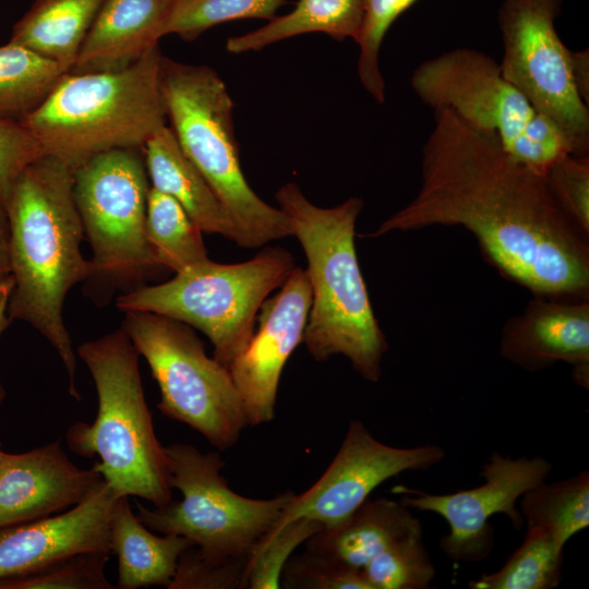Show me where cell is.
<instances>
[{"instance_id":"cell-1","label":"cell","mask_w":589,"mask_h":589,"mask_svg":"<svg viewBox=\"0 0 589 589\" xmlns=\"http://www.w3.org/2000/svg\"><path fill=\"white\" fill-rule=\"evenodd\" d=\"M434 111L414 197L368 235L461 227L504 278L533 296L587 299L589 247L553 200L544 175L491 132Z\"/></svg>"},{"instance_id":"cell-2","label":"cell","mask_w":589,"mask_h":589,"mask_svg":"<svg viewBox=\"0 0 589 589\" xmlns=\"http://www.w3.org/2000/svg\"><path fill=\"white\" fill-rule=\"evenodd\" d=\"M5 211L13 278L8 315L31 324L51 344L68 373L69 393L80 400L76 359L62 316L69 290L91 275V263L80 250L84 229L73 170L43 155L19 177Z\"/></svg>"},{"instance_id":"cell-3","label":"cell","mask_w":589,"mask_h":589,"mask_svg":"<svg viewBox=\"0 0 589 589\" xmlns=\"http://www.w3.org/2000/svg\"><path fill=\"white\" fill-rule=\"evenodd\" d=\"M276 200L308 261V351L317 361L341 354L364 380L377 382L388 344L357 257L356 223L363 200L352 196L334 207H320L294 182L279 188Z\"/></svg>"},{"instance_id":"cell-4","label":"cell","mask_w":589,"mask_h":589,"mask_svg":"<svg viewBox=\"0 0 589 589\" xmlns=\"http://www.w3.org/2000/svg\"><path fill=\"white\" fill-rule=\"evenodd\" d=\"M159 46L112 72L64 73L46 99L20 122L72 170L112 149L142 148L167 124L159 84Z\"/></svg>"},{"instance_id":"cell-5","label":"cell","mask_w":589,"mask_h":589,"mask_svg":"<svg viewBox=\"0 0 589 589\" xmlns=\"http://www.w3.org/2000/svg\"><path fill=\"white\" fill-rule=\"evenodd\" d=\"M94 380L98 410L93 423L76 422L65 433L69 448L94 466L120 494L160 507L172 501L168 460L158 442L139 370V356L120 328L77 349Z\"/></svg>"},{"instance_id":"cell-6","label":"cell","mask_w":589,"mask_h":589,"mask_svg":"<svg viewBox=\"0 0 589 589\" xmlns=\"http://www.w3.org/2000/svg\"><path fill=\"white\" fill-rule=\"evenodd\" d=\"M159 84L169 127L229 213L242 247L259 248L292 236L286 215L265 203L243 175L233 101L217 72L161 55Z\"/></svg>"},{"instance_id":"cell-7","label":"cell","mask_w":589,"mask_h":589,"mask_svg":"<svg viewBox=\"0 0 589 589\" xmlns=\"http://www.w3.org/2000/svg\"><path fill=\"white\" fill-rule=\"evenodd\" d=\"M164 450L169 484L182 498L154 508L136 502L137 518L152 531L185 537L206 561L243 566L248 572L257 545L275 529L294 494L245 497L233 492L220 474L225 462L218 453H202L182 443L164 446Z\"/></svg>"},{"instance_id":"cell-8","label":"cell","mask_w":589,"mask_h":589,"mask_svg":"<svg viewBox=\"0 0 589 589\" xmlns=\"http://www.w3.org/2000/svg\"><path fill=\"white\" fill-rule=\"evenodd\" d=\"M294 267L291 253L280 247L265 248L237 264L207 259L166 283L119 296L117 308L152 312L195 327L213 344V358L229 368L249 344L262 303Z\"/></svg>"},{"instance_id":"cell-9","label":"cell","mask_w":589,"mask_h":589,"mask_svg":"<svg viewBox=\"0 0 589 589\" xmlns=\"http://www.w3.org/2000/svg\"><path fill=\"white\" fill-rule=\"evenodd\" d=\"M410 84L426 106L450 109L474 129L494 133L510 155L541 175L573 155L560 130L482 51L460 47L428 59L414 69Z\"/></svg>"},{"instance_id":"cell-10","label":"cell","mask_w":589,"mask_h":589,"mask_svg":"<svg viewBox=\"0 0 589 589\" xmlns=\"http://www.w3.org/2000/svg\"><path fill=\"white\" fill-rule=\"evenodd\" d=\"M124 313L122 329L158 384L159 411L219 450L232 447L249 423L229 369L205 353L188 324L152 312Z\"/></svg>"},{"instance_id":"cell-11","label":"cell","mask_w":589,"mask_h":589,"mask_svg":"<svg viewBox=\"0 0 589 589\" xmlns=\"http://www.w3.org/2000/svg\"><path fill=\"white\" fill-rule=\"evenodd\" d=\"M149 188L142 148L108 151L73 170L74 200L93 252L88 279L133 290L164 269L146 236Z\"/></svg>"},{"instance_id":"cell-12","label":"cell","mask_w":589,"mask_h":589,"mask_svg":"<svg viewBox=\"0 0 589 589\" xmlns=\"http://www.w3.org/2000/svg\"><path fill=\"white\" fill-rule=\"evenodd\" d=\"M561 7L562 0H503L498 64L504 79L560 130L573 155L587 156L589 110L574 83L572 50L555 27Z\"/></svg>"},{"instance_id":"cell-13","label":"cell","mask_w":589,"mask_h":589,"mask_svg":"<svg viewBox=\"0 0 589 589\" xmlns=\"http://www.w3.org/2000/svg\"><path fill=\"white\" fill-rule=\"evenodd\" d=\"M551 471L552 464L541 456L512 459L493 453L481 468L484 483L477 488L430 494L399 485L394 492L408 508L431 512L446 520L449 530L441 538L440 546L447 557L454 562H479L494 544L490 518L503 514L515 529H520L525 521L517 501L544 482Z\"/></svg>"},{"instance_id":"cell-14","label":"cell","mask_w":589,"mask_h":589,"mask_svg":"<svg viewBox=\"0 0 589 589\" xmlns=\"http://www.w3.org/2000/svg\"><path fill=\"white\" fill-rule=\"evenodd\" d=\"M444 457L438 445L389 446L376 440L360 420H351L328 468L309 490L294 494L274 530L301 518L332 527L356 510L383 482L406 471L426 470Z\"/></svg>"},{"instance_id":"cell-15","label":"cell","mask_w":589,"mask_h":589,"mask_svg":"<svg viewBox=\"0 0 589 589\" xmlns=\"http://www.w3.org/2000/svg\"><path fill=\"white\" fill-rule=\"evenodd\" d=\"M311 308L306 271L294 267L281 289L259 310V328L229 365L249 425L275 416L279 378L291 353L303 341Z\"/></svg>"},{"instance_id":"cell-16","label":"cell","mask_w":589,"mask_h":589,"mask_svg":"<svg viewBox=\"0 0 589 589\" xmlns=\"http://www.w3.org/2000/svg\"><path fill=\"white\" fill-rule=\"evenodd\" d=\"M105 479L67 512L0 528V579L34 572L83 552H110V519L121 496Z\"/></svg>"},{"instance_id":"cell-17","label":"cell","mask_w":589,"mask_h":589,"mask_svg":"<svg viewBox=\"0 0 589 589\" xmlns=\"http://www.w3.org/2000/svg\"><path fill=\"white\" fill-rule=\"evenodd\" d=\"M104 481L93 466L76 467L56 441L32 450L0 454V528L71 508Z\"/></svg>"},{"instance_id":"cell-18","label":"cell","mask_w":589,"mask_h":589,"mask_svg":"<svg viewBox=\"0 0 589 589\" xmlns=\"http://www.w3.org/2000/svg\"><path fill=\"white\" fill-rule=\"evenodd\" d=\"M500 352L529 372L557 362L570 364L575 383L588 389V298L533 296L520 314L505 323Z\"/></svg>"},{"instance_id":"cell-19","label":"cell","mask_w":589,"mask_h":589,"mask_svg":"<svg viewBox=\"0 0 589 589\" xmlns=\"http://www.w3.org/2000/svg\"><path fill=\"white\" fill-rule=\"evenodd\" d=\"M173 0H104L71 73L112 72L158 45Z\"/></svg>"},{"instance_id":"cell-20","label":"cell","mask_w":589,"mask_h":589,"mask_svg":"<svg viewBox=\"0 0 589 589\" xmlns=\"http://www.w3.org/2000/svg\"><path fill=\"white\" fill-rule=\"evenodd\" d=\"M418 532H422L419 519L400 501L368 498L338 524L311 536L306 551L362 573L392 542Z\"/></svg>"},{"instance_id":"cell-21","label":"cell","mask_w":589,"mask_h":589,"mask_svg":"<svg viewBox=\"0 0 589 589\" xmlns=\"http://www.w3.org/2000/svg\"><path fill=\"white\" fill-rule=\"evenodd\" d=\"M152 187L172 196L202 231L220 235L242 247V237L212 187L182 151L166 124L142 147Z\"/></svg>"},{"instance_id":"cell-22","label":"cell","mask_w":589,"mask_h":589,"mask_svg":"<svg viewBox=\"0 0 589 589\" xmlns=\"http://www.w3.org/2000/svg\"><path fill=\"white\" fill-rule=\"evenodd\" d=\"M110 548L118 556L119 589L168 587L181 554L193 545L182 536H157L147 528L121 495L111 514Z\"/></svg>"},{"instance_id":"cell-23","label":"cell","mask_w":589,"mask_h":589,"mask_svg":"<svg viewBox=\"0 0 589 589\" xmlns=\"http://www.w3.org/2000/svg\"><path fill=\"white\" fill-rule=\"evenodd\" d=\"M104 0H35L13 26L9 43L22 46L68 72Z\"/></svg>"},{"instance_id":"cell-24","label":"cell","mask_w":589,"mask_h":589,"mask_svg":"<svg viewBox=\"0 0 589 589\" xmlns=\"http://www.w3.org/2000/svg\"><path fill=\"white\" fill-rule=\"evenodd\" d=\"M363 21V0H298L294 9L276 15L263 26L228 38L227 51L244 53L309 33H323L335 40H357Z\"/></svg>"},{"instance_id":"cell-25","label":"cell","mask_w":589,"mask_h":589,"mask_svg":"<svg viewBox=\"0 0 589 589\" xmlns=\"http://www.w3.org/2000/svg\"><path fill=\"white\" fill-rule=\"evenodd\" d=\"M527 527L550 534L561 546L589 526V472L553 483L542 482L519 498Z\"/></svg>"},{"instance_id":"cell-26","label":"cell","mask_w":589,"mask_h":589,"mask_svg":"<svg viewBox=\"0 0 589 589\" xmlns=\"http://www.w3.org/2000/svg\"><path fill=\"white\" fill-rule=\"evenodd\" d=\"M146 236L157 263L175 273L207 260L202 230L170 195L151 187Z\"/></svg>"},{"instance_id":"cell-27","label":"cell","mask_w":589,"mask_h":589,"mask_svg":"<svg viewBox=\"0 0 589 589\" xmlns=\"http://www.w3.org/2000/svg\"><path fill=\"white\" fill-rule=\"evenodd\" d=\"M68 71L22 46L0 47V118L21 121L50 94Z\"/></svg>"},{"instance_id":"cell-28","label":"cell","mask_w":589,"mask_h":589,"mask_svg":"<svg viewBox=\"0 0 589 589\" xmlns=\"http://www.w3.org/2000/svg\"><path fill=\"white\" fill-rule=\"evenodd\" d=\"M563 550L550 534L527 527L522 543L496 572L469 582L471 589H552L562 580Z\"/></svg>"},{"instance_id":"cell-29","label":"cell","mask_w":589,"mask_h":589,"mask_svg":"<svg viewBox=\"0 0 589 589\" xmlns=\"http://www.w3.org/2000/svg\"><path fill=\"white\" fill-rule=\"evenodd\" d=\"M288 0H173L164 34L193 41L207 29L244 19L272 20Z\"/></svg>"},{"instance_id":"cell-30","label":"cell","mask_w":589,"mask_h":589,"mask_svg":"<svg viewBox=\"0 0 589 589\" xmlns=\"http://www.w3.org/2000/svg\"><path fill=\"white\" fill-rule=\"evenodd\" d=\"M362 575L370 589H425L435 568L422 542V532L405 536L375 555Z\"/></svg>"},{"instance_id":"cell-31","label":"cell","mask_w":589,"mask_h":589,"mask_svg":"<svg viewBox=\"0 0 589 589\" xmlns=\"http://www.w3.org/2000/svg\"><path fill=\"white\" fill-rule=\"evenodd\" d=\"M110 552H83L28 574L0 579V589H115L105 568Z\"/></svg>"},{"instance_id":"cell-32","label":"cell","mask_w":589,"mask_h":589,"mask_svg":"<svg viewBox=\"0 0 589 589\" xmlns=\"http://www.w3.org/2000/svg\"><path fill=\"white\" fill-rule=\"evenodd\" d=\"M418 0H363V21L356 40L359 45L358 76L368 94L385 101V81L380 69V51L395 21Z\"/></svg>"},{"instance_id":"cell-33","label":"cell","mask_w":589,"mask_h":589,"mask_svg":"<svg viewBox=\"0 0 589 589\" xmlns=\"http://www.w3.org/2000/svg\"><path fill=\"white\" fill-rule=\"evenodd\" d=\"M323 528L315 520L301 518L269 532L260 542L249 563L245 588H279L284 567L294 549Z\"/></svg>"},{"instance_id":"cell-34","label":"cell","mask_w":589,"mask_h":589,"mask_svg":"<svg viewBox=\"0 0 589 589\" xmlns=\"http://www.w3.org/2000/svg\"><path fill=\"white\" fill-rule=\"evenodd\" d=\"M558 208L588 240L589 236V155H567L555 161L544 175Z\"/></svg>"},{"instance_id":"cell-35","label":"cell","mask_w":589,"mask_h":589,"mask_svg":"<svg viewBox=\"0 0 589 589\" xmlns=\"http://www.w3.org/2000/svg\"><path fill=\"white\" fill-rule=\"evenodd\" d=\"M280 584L303 589H370L361 572L345 568L309 551L288 560Z\"/></svg>"},{"instance_id":"cell-36","label":"cell","mask_w":589,"mask_h":589,"mask_svg":"<svg viewBox=\"0 0 589 589\" xmlns=\"http://www.w3.org/2000/svg\"><path fill=\"white\" fill-rule=\"evenodd\" d=\"M43 155L41 145L26 127L0 118V205L5 208L19 177Z\"/></svg>"},{"instance_id":"cell-37","label":"cell","mask_w":589,"mask_h":589,"mask_svg":"<svg viewBox=\"0 0 589 589\" xmlns=\"http://www.w3.org/2000/svg\"><path fill=\"white\" fill-rule=\"evenodd\" d=\"M247 569L238 565H221L201 557L193 545L180 556L168 589L245 588Z\"/></svg>"},{"instance_id":"cell-38","label":"cell","mask_w":589,"mask_h":589,"mask_svg":"<svg viewBox=\"0 0 589 589\" xmlns=\"http://www.w3.org/2000/svg\"><path fill=\"white\" fill-rule=\"evenodd\" d=\"M572 70L576 89L581 99L589 101V53L588 49L572 51Z\"/></svg>"},{"instance_id":"cell-39","label":"cell","mask_w":589,"mask_h":589,"mask_svg":"<svg viewBox=\"0 0 589 589\" xmlns=\"http://www.w3.org/2000/svg\"><path fill=\"white\" fill-rule=\"evenodd\" d=\"M11 276L10 227L7 211L0 205V284Z\"/></svg>"},{"instance_id":"cell-40","label":"cell","mask_w":589,"mask_h":589,"mask_svg":"<svg viewBox=\"0 0 589 589\" xmlns=\"http://www.w3.org/2000/svg\"><path fill=\"white\" fill-rule=\"evenodd\" d=\"M13 289V278L9 276L0 284V335L5 330L11 320L8 315V303ZM5 397V390L0 384V405Z\"/></svg>"},{"instance_id":"cell-41","label":"cell","mask_w":589,"mask_h":589,"mask_svg":"<svg viewBox=\"0 0 589 589\" xmlns=\"http://www.w3.org/2000/svg\"><path fill=\"white\" fill-rule=\"evenodd\" d=\"M1 452H2V450H1V448H0V454H1Z\"/></svg>"}]
</instances>
